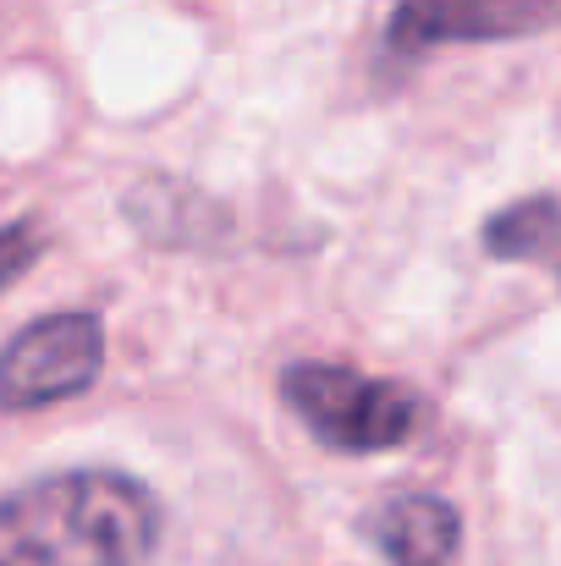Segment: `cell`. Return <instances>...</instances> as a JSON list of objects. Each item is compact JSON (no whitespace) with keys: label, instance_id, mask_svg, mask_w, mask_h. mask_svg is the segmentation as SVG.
<instances>
[{"label":"cell","instance_id":"obj_1","mask_svg":"<svg viewBox=\"0 0 561 566\" xmlns=\"http://www.w3.org/2000/svg\"><path fill=\"white\" fill-rule=\"evenodd\" d=\"M160 501L111 468L33 479L0 501V566H149Z\"/></svg>","mask_w":561,"mask_h":566},{"label":"cell","instance_id":"obj_2","mask_svg":"<svg viewBox=\"0 0 561 566\" xmlns=\"http://www.w3.org/2000/svg\"><path fill=\"white\" fill-rule=\"evenodd\" d=\"M287 407L309 423V434L331 451H396L418 434L424 423V396L396 385V379H374L342 364H292L281 375Z\"/></svg>","mask_w":561,"mask_h":566},{"label":"cell","instance_id":"obj_3","mask_svg":"<svg viewBox=\"0 0 561 566\" xmlns=\"http://www.w3.org/2000/svg\"><path fill=\"white\" fill-rule=\"evenodd\" d=\"M105 364V331L94 314H44L0 353V407H50L89 390Z\"/></svg>","mask_w":561,"mask_h":566},{"label":"cell","instance_id":"obj_4","mask_svg":"<svg viewBox=\"0 0 561 566\" xmlns=\"http://www.w3.org/2000/svg\"><path fill=\"white\" fill-rule=\"evenodd\" d=\"M561 22V0H402L385 22L396 55H424L440 44H501L534 39Z\"/></svg>","mask_w":561,"mask_h":566},{"label":"cell","instance_id":"obj_5","mask_svg":"<svg viewBox=\"0 0 561 566\" xmlns=\"http://www.w3.org/2000/svg\"><path fill=\"white\" fill-rule=\"evenodd\" d=\"M374 539L391 566H457L463 517L440 495H396L374 517Z\"/></svg>","mask_w":561,"mask_h":566},{"label":"cell","instance_id":"obj_6","mask_svg":"<svg viewBox=\"0 0 561 566\" xmlns=\"http://www.w3.org/2000/svg\"><path fill=\"white\" fill-rule=\"evenodd\" d=\"M485 253L507 264H546L561 281V198L534 192L485 220Z\"/></svg>","mask_w":561,"mask_h":566},{"label":"cell","instance_id":"obj_7","mask_svg":"<svg viewBox=\"0 0 561 566\" xmlns=\"http://www.w3.org/2000/svg\"><path fill=\"white\" fill-rule=\"evenodd\" d=\"M39 242H44V237H39V226H33V220L0 226V292H6L17 275H28V270H33V259L44 253Z\"/></svg>","mask_w":561,"mask_h":566}]
</instances>
